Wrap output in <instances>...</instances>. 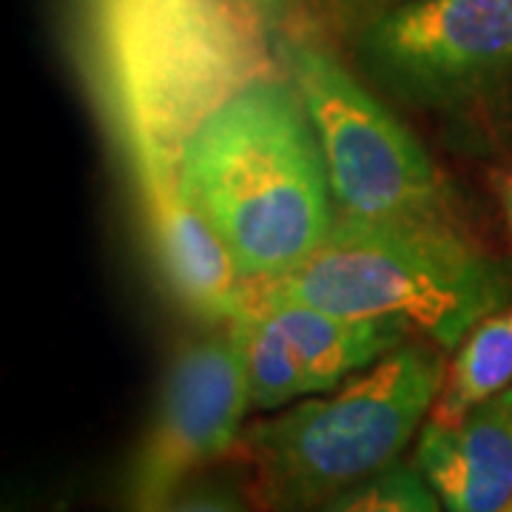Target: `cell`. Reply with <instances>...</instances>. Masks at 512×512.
<instances>
[{
	"label": "cell",
	"instance_id": "2",
	"mask_svg": "<svg viewBox=\"0 0 512 512\" xmlns=\"http://www.w3.org/2000/svg\"><path fill=\"white\" fill-rule=\"evenodd\" d=\"M180 188L248 288L316 251L339 211L282 55L202 120L180 163Z\"/></svg>",
	"mask_w": 512,
	"mask_h": 512
},
{
	"label": "cell",
	"instance_id": "12",
	"mask_svg": "<svg viewBox=\"0 0 512 512\" xmlns=\"http://www.w3.org/2000/svg\"><path fill=\"white\" fill-rule=\"evenodd\" d=\"M154 512H251L237 495L217 484H183Z\"/></svg>",
	"mask_w": 512,
	"mask_h": 512
},
{
	"label": "cell",
	"instance_id": "15",
	"mask_svg": "<svg viewBox=\"0 0 512 512\" xmlns=\"http://www.w3.org/2000/svg\"><path fill=\"white\" fill-rule=\"evenodd\" d=\"M493 183H495V194H498V202H501V211H504L507 225H510V231H512V168H507V171H498Z\"/></svg>",
	"mask_w": 512,
	"mask_h": 512
},
{
	"label": "cell",
	"instance_id": "10",
	"mask_svg": "<svg viewBox=\"0 0 512 512\" xmlns=\"http://www.w3.org/2000/svg\"><path fill=\"white\" fill-rule=\"evenodd\" d=\"M512 384V302L470 330L447 362L444 384L430 416L453 421L490 402Z\"/></svg>",
	"mask_w": 512,
	"mask_h": 512
},
{
	"label": "cell",
	"instance_id": "7",
	"mask_svg": "<svg viewBox=\"0 0 512 512\" xmlns=\"http://www.w3.org/2000/svg\"><path fill=\"white\" fill-rule=\"evenodd\" d=\"M251 402L245 356L225 325L188 342L165 370L160 399L128 476V512H154L191 473L237 447Z\"/></svg>",
	"mask_w": 512,
	"mask_h": 512
},
{
	"label": "cell",
	"instance_id": "9",
	"mask_svg": "<svg viewBox=\"0 0 512 512\" xmlns=\"http://www.w3.org/2000/svg\"><path fill=\"white\" fill-rule=\"evenodd\" d=\"M413 464L439 495L444 512L507 510L512 504V407L504 393L453 421H424Z\"/></svg>",
	"mask_w": 512,
	"mask_h": 512
},
{
	"label": "cell",
	"instance_id": "8",
	"mask_svg": "<svg viewBox=\"0 0 512 512\" xmlns=\"http://www.w3.org/2000/svg\"><path fill=\"white\" fill-rule=\"evenodd\" d=\"M254 410L328 393L416 339L387 319H356L299 302H248L234 322Z\"/></svg>",
	"mask_w": 512,
	"mask_h": 512
},
{
	"label": "cell",
	"instance_id": "11",
	"mask_svg": "<svg viewBox=\"0 0 512 512\" xmlns=\"http://www.w3.org/2000/svg\"><path fill=\"white\" fill-rule=\"evenodd\" d=\"M316 512H444V507L416 464L396 461L345 493L333 495Z\"/></svg>",
	"mask_w": 512,
	"mask_h": 512
},
{
	"label": "cell",
	"instance_id": "16",
	"mask_svg": "<svg viewBox=\"0 0 512 512\" xmlns=\"http://www.w3.org/2000/svg\"><path fill=\"white\" fill-rule=\"evenodd\" d=\"M504 399H507V404H510V407H512V384H510V387H507V390H504Z\"/></svg>",
	"mask_w": 512,
	"mask_h": 512
},
{
	"label": "cell",
	"instance_id": "17",
	"mask_svg": "<svg viewBox=\"0 0 512 512\" xmlns=\"http://www.w3.org/2000/svg\"><path fill=\"white\" fill-rule=\"evenodd\" d=\"M504 512H512V504H510V507H507V510H504Z\"/></svg>",
	"mask_w": 512,
	"mask_h": 512
},
{
	"label": "cell",
	"instance_id": "1",
	"mask_svg": "<svg viewBox=\"0 0 512 512\" xmlns=\"http://www.w3.org/2000/svg\"><path fill=\"white\" fill-rule=\"evenodd\" d=\"M66 29L168 288L205 322H234L248 285L185 202L180 163L222 97L279 60V32L248 0H66Z\"/></svg>",
	"mask_w": 512,
	"mask_h": 512
},
{
	"label": "cell",
	"instance_id": "4",
	"mask_svg": "<svg viewBox=\"0 0 512 512\" xmlns=\"http://www.w3.org/2000/svg\"><path fill=\"white\" fill-rule=\"evenodd\" d=\"M447 373V353L410 339L325 396L254 421L239 453L271 512H316L396 464L419 436Z\"/></svg>",
	"mask_w": 512,
	"mask_h": 512
},
{
	"label": "cell",
	"instance_id": "13",
	"mask_svg": "<svg viewBox=\"0 0 512 512\" xmlns=\"http://www.w3.org/2000/svg\"><path fill=\"white\" fill-rule=\"evenodd\" d=\"M399 3H404V0H319V6L330 18V23L342 32H350V35L362 23L393 9V6H399Z\"/></svg>",
	"mask_w": 512,
	"mask_h": 512
},
{
	"label": "cell",
	"instance_id": "3",
	"mask_svg": "<svg viewBox=\"0 0 512 512\" xmlns=\"http://www.w3.org/2000/svg\"><path fill=\"white\" fill-rule=\"evenodd\" d=\"M248 302L387 319L453 353L484 316L510 305L512 268L464 234L456 217L336 214L316 251L248 288Z\"/></svg>",
	"mask_w": 512,
	"mask_h": 512
},
{
	"label": "cell",
	"instance_id": "6",
	"mask_svg": "<svg viewBox=\"0 0 512 512\" xmlns=\"http://www.w3.org/2000/svg\"><path fill=\"white\" fill-rule=\"evenodd\" d=\"M353 55L413 109L473 111L512 86V0H404L353 32Z\"/></svg>",
	"mask_w": 512,
	"mask_h": 512
},
{
	"label": "cell",
	"instance_id": "5",
	"mask_svg": "<svg viewBox=\"0 0 512 512\" xmlns=\"http://www.w3.org/2000/svg\"><path fill=\"white\" fill-rule=\"evenodd\" d=\"M279 55L311 117L339 214L453 217L436 160L339 57L291 32H279Z\"/></svg>",
	"mask_w": 512,
	"mask_h": 512
},
{
	"label": "cell",
	"instance_id": "14",
	"mask_svg": "<svg viewBox=\"0 0 512 512\" xmlns=\"http://www.w3.org/2000/svg\"><path fill=\"white\" fill-rule=\"evenodd\" d=\"M248 3L254 6L262 18L268 20V26L274 32H285V26L291 23L293 12L302 6V0H248Z\"/></svg>",
	"mask_w": 512,
	"mask_h": 512
}]
</instances>
